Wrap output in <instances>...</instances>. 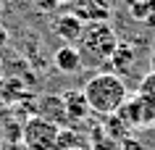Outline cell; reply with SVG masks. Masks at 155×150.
<instances>
[{"label": "cell", "mask_w": 155, "mask_h": 150, "mask_svg": "<svg viewBox=\"0 0 155 150\" xmlns=\"http://www.w3.org/2000/svg\"><path fill=\"white\" fill-rule=\"evenodd\" d=\"M150 71H153V74H155V50H153V53H150Z\"/></svg>", "instance_id": "obj_15"}, {"label": "cell", "mask_w": 155, "mask_h": 150, "mask_svg": "<svg viewBox=\"0 0 155 150\" xmlns=\"http://www.w3.org/2000/svg\"><path fill=\"white\" fill-rule=\"evenodd\" d=\"M61 100H63V111H66L68 124L82 121L84 113L90 111V105H87V100H84L82 90H68V92H63V95H61Z\"/></svg>", "instance_id": "obj_9"}, {"label": "cell", "mask_w": 155, "mask_h": 150, "mask_svg": "<svg viewBox=\"0 0 155 150\" xmlns=\"http://www.w3.org/2000/svg\"><path fill=\"white\" fill-rule=\"evenodd\" d=\"M134 61H137V50H134V45H121V42H118L113 58H110V63H108V66H110L108 71H113V74H118L124 79V74H129V71H131Z\"/></svg>", "instance_id": "obj_10"}, {"label": "cell", "mask_w": 155, "mask_h": 150, "mask_svg": "<svg viewBox=\"0 0 155 150\" xmlns=\"http://www.w3.org/2000/svg\"><path fill=\"white\" fill-rule=\"evenodd\" d=\"M82 95L87 100L90 111H95L97 116H116L118 108L124 105V100L129 98V90H126V82L118 74L97 71L84 82Z\"/></svg>", "instance_id": "obj_1"}, {"label": "cell", "mask_w": 155, "mask_h": 150, "mask_svg": "<svg viewBox=\"0 0 155 150\" xmlns=\"http://www.w3.org/2000/svg\"><path fill=\"white\" fill-rule=\"evenodd\" d=\"M71 150H87V148H84V145H82V148H71Z\"/></svg>", "instance_id": "obj_16"}, {"label": "cell", "mask_w": 155, "mask_h": 150, "mask_svg": "<svg viewBox=\"0 0 155 150\" xmlns=\"http://www.w3.org/2000/svg\"><path fill=\"white\" fill-rule=\"evenodd\" d=\"M58 134H61V126L37 113L29 116L21 126V140H24L26 150H55Z\"/></svg>", "instance_id": "obj_3"}, {"label": "cell", "mask_w": 155, "mask_h": 150, "mask_svg": "<svg viewBox=\"0 0 155 150\" xmlns=\"http://www.w3.org/2000/svg\"><path fill=\"white\" fill-rule=\"evenodd\" d=\"M82 32H84V21L79 16H74L71 11L58 13V18L53 21V34H55L58 40H63V45H74L76 48Z\"/></svg>", "instance_id": "obj_5"}, {"label": "cell", "mask_w": 155, "mask_h": 150, "mask_svg": "<svg viewBox=\"0 0 155 150\" xmlns=\"http://www.w3.org/2000/svg\"><path fill=\"white\" fill-rule=\"evenodd\" d=\"M145 11H147V21L155 24V0H147V3H145Z\"/></svg>", "instance_id": "obj_13"}, {"label": "cell", "mask_w": 155, "mask_h": 150, "mask_svg": "<svg viewBox=\"0 0 155 150\" xmlns=\"http://www.w3.org/2000/svg\"><path fill=\"white\" fill-rule=\"evenodd\" d=\"M5 40H8V32H5V26H0V45H5Z\"/></svg>", "instance_id": "obj_14"}, {"label": "cell", "mask_w": 155, "mask_h": 150, "mask_svg": "<svg viewBox=\"0 0 155 150\" xmlns=\"http://www.w3.org/2000/svg\"><path fill=\"white\" fill-rule=\"evenodd\" d=\"M37 116H42V118H48V121H53V124H58L61 129L68 126V118H66L61 95H42V100L37 103Z\"/></svg>", "instance_id": "obj_7"}, {"label": "cell", "mask_w": 155, "mask_h": 150, "mask_svg": "<svg viewBox=\"0 0 155 150\" xmlns=\"http://www.w3.org/2000/svg\"><path fill=\"white\" fill-rule=\"evenodd\" d=\"M71 13L79 16L84 24H90V21H108L110 5H108V0H71Z\"/></svg>", "instance_id": "obj_6"}, {"label": "cell", "mask_w": 155, "mask_h": 150, "mask_svg": "<svg viewBox=\"0 0 155 150\" xmlns=\"http://www.w3.org/2000/svg\"><path fill=\"white\" fill-rule=\"evenodd\" d=\"M0 145H3V134H0Z\"/></svg>", "instance_id": "obj_17"}, {"label": "cell", "mask_w": 155, "mask_h": 150, "mask_svg": "<svg viewBox=\"0 0 155 150\" xmlns=\"http://www.w3.org/2000/svg\"><path fill=\"white\" fill-rule=\"evenodd\" d=\"M116 118H118L126 129H145V126L155 124V111L134 92V95H129V98L124 100V105L118 108Z\"/></svg>", "instance_id": "obj_4"}, {"label": "cell", "mask_w": 155, "mask_h": 150, "mask_svg": "<svg viewBox=\"0 0 155 150\" xmlns=\"http://www.w3.org/2000/svg\"><path fill=\"white\" fill-rule=\"evenodd\" d=\"M137 95L155 111V74H153V71H145V74L139 76V82H137Z\"/></svg>", "instance_id": "obj_11"}, {"label": "cell", "mask_w": 155, "mask_h": 150, "mask_svg": "<svg viewBox=\"0 0 155 150\" xmlns=\"http://www.w3.org/2000/svg\"><path fill=\"white\" fill-rule=\"evenodd\" d=\"M118 48V34L108 21H90L84 24V32L76 42V50L82 55V63L90 68L108 66Z\"/></svg>", "instance_id": "obj_2"}, {"label": "cell", "mask_w": 155, "mask_h": 150, "mask_svg": "<svg viewBox=\"0 0 155 150\" xmlns=\"http://www.w3.org/2000/svg\"><path fill=\"white\" fill-rule=\"evenodd\" d=\"M82 137L74 132V129H68V126H63L61 129V134H58V142H55V150H71V148H82Z\"/></svg>", "instance_id": "obj_12"}, {"label": "cell", "mask_w": 155, "mask_h": 150, "mask_svg": "<svg viewBox=\"0 0 155 150\" xmlns=\"http://www.w3.org/2000/svg\"><path fill=\"white\" fill-rule=\"evenodd\" d=\"M53 63H55L58 71H63V74H76V71H82V55H79V50L74 48V45H61L55 50V55H53Z\"/></svg>", "instance_id": "obj_8"}, {"label": "cell", "mask_w": 155, "mask_h": 150, "mask_svg": "<svg viewBox=\"0 0 155 150\" xmlns=\"http://www.w3.org/2000/svg\"><path fill=\"white\" fill-rule=\"evenodd\" d=\"M58 3H61V0H58Z\"/></svg>", "instance_id": "obj_18"}]
</instances>
